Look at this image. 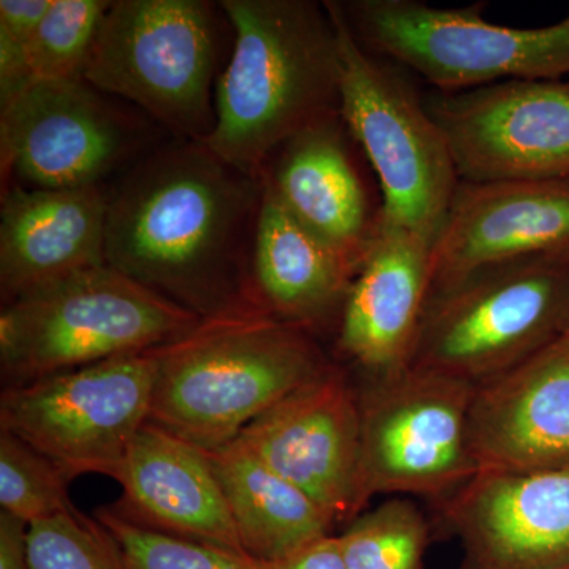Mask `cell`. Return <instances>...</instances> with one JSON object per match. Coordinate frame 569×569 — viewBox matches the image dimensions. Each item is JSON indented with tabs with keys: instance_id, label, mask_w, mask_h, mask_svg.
I'll return each mask as SVG.
<instances>
[{
	"instance_id": "cell-13",
	"label": "cell",
	"mask_w": 569,
	"mask_h": 569,
	"mask_svg": "<svg viewBox=\"0 0 569 569\" xmlns=\"http://www.w3.org/2000/svg\"><path fill=\"white\" fill-rule=\"evenodd\" d=\"M238 440L312 498L335 526L365 511L358 388L340 362L254 419Z\"/></svg>"
},
{
	"instance_id": "cell-18",
	"label": "cell",
	"mask_w": 569,
	"mask_h": 569,
	"mask_svg": "<svg viewBox=\"0 0 569 569\" xmlns=\"http://www.w3.org/2000/svg\"><path fill=\"white\" fill-rule=\"evenodd\" d=\"M350 138L340 112L326 118L284 141L258 178L299 223L359 271L380 233L383 206L373 201Z\"/></svg>"
},
{
	"instance_id": "cell-24",
	"label": "cell",
	"mask_w": 569,
	"mask_h": 569,
	"mask_svg": "<svg viewBox=\"0 0 569 569\" xmlns=\"http://www.w3.org/2000/svg\"><path fill=\"white\" fill-rule=\"evenodd\" d=\"M110 6L107 0H52L26 44L36 80H81Z\"/></svg>"
},
{
	"instance_id": "cell-15",
	"label": "cell",
	"mask_w": 569,
	"mask_h": 569,
	"mask_svg": "<svg viewBox=\"0 0 569 569\" xmlns=\"http://www.w3.org/2000/svg\"><path fill=\"white\" fill-rule=\"evenodd\" d=\"M432 282V242L383 219L336 329L337 353L361 383L410 369Z\"/></svg>"
},
{
	"instance_id": "cell-6",
	"label": "cell",
	"mask_w": 569,
	"mask_h": 569,
	"mask_svg": "<svg viewBox=\"0 0 569 569\" xmlns=\"http://www.w3.org/2000/svg\"><path fill=\"white\" fill-rule=\"evenodd\" d=\"M219 11L206 0L111 2L82 80L137 104L174 140L204 142L222 73Z\"/></svg>"
},
{
	"instance_id": "cell-12",
	"label": "cell",
	"mask_w": 569,
	"mask_h": 569,
	"mask_svg": "<svg viewBox=\"0 0 569 569\" xmlns=\"http://www.w3.org/2000/svg\"><path fill=\"white\" fill-rule=\"evenodd\" d=\"M425 102L459 182L569 178V82L508 80Z\"/></svg>"
},
{
	"instance_id": "cell-17",
	"label": "cell",
	"mask_w": 569,
	"mask_h": 569,
	"mask_svg": "<svg viewBox=\"0 0 569 569\" xmlns=\"http://www.w3.org/2000/svg\"><path fill=\"white\" fill-rule=\"evenodd\" d=\"M468 436L479 471L569 467V336L475 385Z\"/></svg>"
},
{
	"instance_id": "cell-32",
	"label": "cell",
	"mask_w": 569,
	"mask_h": 569,
	"mask_svg": "<svg viewBox=\"0 0 569 569\" xmlns=\"http://www.w3.org/2000/svg\"><path fill=\"white\" fill-rule=\"evenodd\" d=\"M569 569V568H568Z\"/></svg>"
},
{
	"instance_id": "cell-28",
	"label": "cell",
	"mask_w": 569,
	"mask_h": 569,
	"mask_svg": "<svg viewBox=\"0 0 569 569\" xmlns=\"http://www.w3.org/2000/svg\"><path fill=\"white\" fill-rule=\"evenodd\" d=\"M33 81L28 47L0 29V107L20 96Z\"/></svg>"
},
{
	"instance_id": "cell-19",
	"label": "cell",
	"mask_w": 569,
	"mask_h": 569,
	"mask_svg": "<svg viewBox=\"0 0 569 569\" xmlns=\"http://www.w3.org/2000/svg\"><path fill=\"white\" fill-rule=\"evenodd\" d=\"M112 479L123 490L112 507L127 519L258 563L239 539L222 486L203 449L148 421Z\"/></svg>"
},
{
	"instance_id": "cell-25",
	"label": "cell",
	"mask_w": 569,
	"mask_h": 569,
	"mask_svg": "<svg viewBox=\"0 0 569 569\" xmlns=\"http://www.w3.org/2000/svg\"><path fill=\"white\" fill-rule=\"evenodd\" d=\"M69 479L20 438L0 430V507L33 526L78 511Z\"/></svg>"
},
{
	"instance_id": "cell-26",
	"label": "cell",
	"mask_w": 569,
	"mask_h": 569,
	"mask_svg": "<svg viewBox=\"0 0 569 569\" xmlns=\"http://www.w3.org/2000/svg\"><path fill=\"white\" fill-rule=\"evenodd\" d=\"M96 518L118 542L129 569H271L212 546L142 527L112 505L97 509Z\"/></svg>"
},
{
	"instance_id": "cell-16",
	"label": "cell",
	"mask_w": 569,
	"mask_h": 569,
	"mask_svg": "<svg viewBox=\"0 0 569 569\" xmlns=\"http://www.w3.org/2000/svg\"><path fill=\"white\" fill-rule=\"evenodd\" d=\"M569 253V178L459 182L432 246V287L485 266Z\"/></svg>"
},
{
	"instance_id": "cell-29",
	"label": "cell",
	"mask_w": 569,
	"mask_h": 569,
	"mask_svg": "<svg viewBox=\"0 0 569 569\" xmlns=\"http://www.w3.org/2000/svg\"><path fill=\"white\" fill-rule=\"evenodd\" d=\"M51 6L52 0H0V29L28 44Z\"/></svg>"
},
{
	"instance_id": "cell-10",
	"label": "cell",
	"mask_w": 569,
	"mask_h": 569,
	"mask_svg": "<svg viewBox=\"0 0 569 569\" xmlns=\"http://www.w3.org/2000/svg\"><path fill=\"white\" fill-rule=\"evenodd\" d=\"M356 388L362 509L370 498L387 493L441 501L478 473L468 436L475 385L410 367Z\"/></svg>"
},
{
	"instance_id": "cell-3",
	"label": "cell",
	"mask_w": 569,
	"mask_h": 569,
	"mask_svg": "<svg viewBox=\"0 0 569 569\" xmlns=\"http://www.w3.org/2000/svg\"><path fill=\"white\" fill-rule=\"evenodd\" d=\"M157 355L149 422L203 451L336 365L318 337L258 309L204 320Z\"/></svg>"
},
{
	"instance_id": "cell-5",
	"label": "cell",
	"mask_w": 569,
	"mask_h": 569,
	"mask_svg": "<svg viewBox=\"0 0 569 569\" xmlns=\"http://www.w3.org/2000/svg\"><path fill=\"white\" fill-rule=\"evenodd\" d=\"M569 335V253L475 269L430 291L410 367L479 385Z\"/></svg>"
},
{
	"instance_id": "cell-22",
	"label": "cell",
	"mask_w": 569,
	"mask_h": 569,
	"mask_svg": "<svg viewBox=\"0 0 569 569\" xmlns=\"http://www.w3.org/2000/svg\"><path fill=\"white\" fill-rule=\"evenodd\" d=\"M219 478L246 552L274 569L331 537L335 522L301 489L276 473L241 440L204 451Z\"/></svg>"
},
{
	"instance_id": "cell-9",
	"label": "cell",
	"mask_w": 569,
	"mask_h": 569,
	"mask_svg": "<svg viewBox=\"0 0 569 569\" xmlns=\"http://www.w3.org/2000/svg\"><path fill=\"white\" fill-rule=\"evenodd\" d=\"M159 355H123L3 388L0 430L28 443L71 481L114 478L151 415Z\"/></svg>"
},
{
	"instance_id": "cell-4",
	"label": "cell",
	"mask_w": 569,
	"mask_h": 569,
	"mask_svg": "<svg viewBox=\"0 0 569 569\" xmlns=\"http://www.w3.org/2000/svg\"><path fill=\"white\" fill-rule=\"evenodd\" d=\"M203 321L111 266L82 269L3 306V388L156 350Z\"/></svg>"
},
{
	"instance_id": "cell-11",
	"label": "cell",
	"mask_w": 569,
	"mask_h": 569,
	"mask_svg": "<svg viewBox=\"0 0 569 569\" xmlns=\"http://www.w3.org/2000/svg\"><path fill=\"white\" fill-rule=\"evenodd\" d=\"M148 142L144 122L82 78L36 80L0 107V159L9 186L104 187L108 176L148 152Z\"/></svg>"
},
{
	"instance_id": "cell-14",
	"label": "cell",
	"mask_w": 569,
	"mask_h": 569,
	"mask_svg": "<svg viewBox=\"0 0 569 569\" xmlns=\"http://www.w3.org/2000/svg\"><path fill=\"white\" fill-rule=\"evenodd\" d=\"M438 503L462 569L569 568V467L481 470Z\"/></svg>"
},
{
	"instance_id": "cell-31",
	"label": "cell",
	"mask_w": 569,
	"mask_h": 569,
	"mask_svg": "<svg viewBox=\"0 0 569 569\" xmlns=\"http://www.w3.org/2000/svg\"><path fill=\"white\" fill-rule=\"evenodd\" d=\"M274 569H347L337 535L307 546Z\"/></svg>"
},
{
	"instance_id": "cell-2",
	"label": "cell",
	"mask_w": 569,
	"mask_h": 569,
	"mask_svg": "<svg viewBox=\"0 0 569 569\" xmlns=\"http://www.w3.org/2000/svg\"><path fill=\"white\" fill-rule=\"evenodd\" d=\"M233 52L216 89L204 144L252 176L307 127L340 112V59L325 2L222 0Z\"/></svg>"
},
{
	"instance_id": "cell-8",
	"label": "cell",
	"mask_w": 569,
	"mask_h": 569,
	"mask_svg": "<svg viewBox=\"0 0 569 569\" xmlns=\"http://www.w3.org/2000/svg\"><path fill=\"white\" fill-rule=\"evenodd\" d=\"M482 6L353 0L342 10L366 50L413 71L438 92L508 80L557 81L569 73V13L557 24L520 29L486 20Z\"/></svg>"
},
{
	"instance_id": "cell-27",
	"label": "cell",
	"mask_w": 569,
	"mask_h": 569,
	"mask_svg": "<svg viewBox=\"0 0 569 569\" xmlns=\"http://www.w3.org/2000/svg\"><path fill=\"white\" fill-rule=\"evenodd\" d=\"M28 552L33 569H129L110 531L80 509L29 526Z\"/></svg>"
},
{
	"instance_id": "cell-21",
	"label": "cell",
	"mask_w": 569,
	"mask_h": 569,
	"mask_svg": "<svg viewBox=\"0 0 569 569\" xmlns=\"http://www.w3.org/2000/svg\"><path fill=\"white\" fill-rule=\"evenodd\" d=\"M261 183L252 253L253 301L277 320L320 339L336 331L358 269L299 223Z\"/></svg>"
},
{
	"instance_id": "cell-20",
	"label": "cell",
	"mask_w": 569,
	"mask_h": 569,
	"mask_svg": "<svg viewBox=\"0 0 569 569\" xmlns=\"http://www.w3.org/2000/svg\"><path fill=\"white\" fill-rule=\"evenodd\" d=\"M107 204L104 187H3L0 290L6 306L82 269L107 264Z\"/></svg>"
},
{
	"instance_id": "cell-1",
	"label": "cell",
	"mask_w": 569,
	"mask_h": 569,
	"mask_svg": "<svg viewBox=\"0 0 569 569\" xmlns=\"http://www.w3.org/2000/svg\"><path fill=\"white\" fill-rule=\"evenodd\" d=\"M263 183L204 142L149 149L108 190L104 261L193 313L261 310L252 295Z\"/></svg>"
},
{
	"instance_id": "cell-7",
	"label": "cell",
	"mask_w": 569,
	"mask_h": 569,
	"mask_svg": "<svg viewBox=\"0 0 569 569\" xmlns=\"http://www.w3.org/2000/svg\"><path fill=\"white\" fill-rule=\"evenodd\" d=\"M325 6L339 44L340 116L377 174L383 219L433 246L459 186L443 133L403 67L359 43L342 3Z\"/></svg>"
},
{
	"instance_id": "cell-23",
	"label": "cell",
	"mask_w": 569,
	"mask_h": 569,
	"mask_svg": "<svg viewBox=\"0 0 569 569\" xmlns=\"http://www.w3.org/2000/svg\"><path fill=\"white\" fill-rule=\"evenodd\" d=\"M337 538L347 569H426L429 523L408 498L362 511Z\"/></svg>"
},
{
	"instance_id": "cell-33",
	"label": "cell",
	"mask_w": 569,
	"mask_h": 569,
	"mask_svg": "<svg viewBox=\"0 0 569 569\" xmlns=\"http://www.w3.org/2000/svg\"><path fill=\"white\" fill-rule=\"evenodd\" d=\"M569 336V335H568Z\"/></svg>"
},
{
	"instance_id": "cell-30",
	"label": "cell",
	"mask_w": 569,
	"mask_h": 569,
	"mask_svg": "<svg viewBox=\"0 0 569 569\" xmlns=\"http://www.w3.org/2000/svg\"><path fill=\"white\" fill-rule=\"evenodd\" d=\"M28 523L0 512V569H33L28 552Z\"/></svg>"
}]
</instances>
